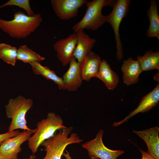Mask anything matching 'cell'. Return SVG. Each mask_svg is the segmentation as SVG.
I'll return each mask as SVG.
<instances>
[{
	"instance_id": "6da1fadb",
	"label": "cell",
	"mask_w": 159,
	"mask_h": 159,
	"mask_svg": "<svg viewBox=\"0 0 159 159\" xmlns=\"http://www.w3.org/2000/svg\"><path fill=\"white\" fill-rule=\"evenodd\" d=\"M42 22L41 15L32 16L18 11L14 13L13 19L7 20L0 18V29L10 37L24 39L35 31Z\"/></svg>"
},
{
	"instance_id": "7a4b0ae2",
	"label": "cell",
	"mask_w": 159,
	"mask_h": 159,
	"mask_svg": "<svg viewBox=\"0 0 159 159\" xmlns=\"http://www.w3.org/2000/svg\"><path fill=\"white\" fill-rule=\"evenodd\" d=\"M73 130L72 127L59 129L51 137L44 140L40 145L44 146L46 154L42 159H61L66 147L69 145L79 143L83 141L78 134H69Z\"/></svg>"
},
{
	"instance_id": "3957f363",
	"label": "cell",
	"mask_w": 159,
	"mask_h": 159,
	"mask_svg": "<svg viewBox=\"0 0 159 159\" xmlns=\"http://www.w3.org/2000/svg\"><path fill=\"white\" fill-rule=\"evenodd\" d=\"M116 1L115 0H87L85 4L87 9L85 15L72 27L74 33L83 31L85 29L93 31L97 29L106 22V16L102 14V8L107 6L113 7Z\"/></svg>"
},
{
	"instance_id": "277c9868",
	"label": "cell",
	"mask_w": 159,
	"mask_h": 159,
	"mask_svg": "<svg viewBox=\"0 0 159 159\" xmlns=\"http://www.w3.org/2000/svg\"><path fill=\"white\" fill-rule=\"evenodd\" d=\"M36 132L28 140L29 148L33 154L43 141L52 137L57 130L67 127L60 116L51 112L48 113L46 118L38 122Z\"/></svg>"
},
{
	"instance_id": "5b68a950",
	"label": "cell",
	"mask_w": 159,
	"mask_h": 159,
	"mask_svg": "<svg viewBox=\"0 0 159 159\" xmlns=\"http://www.w3.org/2000/svg\"><path fill=\"white\" fill-rule=\"evenodd\" d=\"M33 104L32 99L26 98L21 95L9 99L5 106L6 117L11 119L8 131H12L19 129L24 130H32L27 126L25 116Z\"/></svg>"
},
{
	"instance_id": "8992f818",
	"label": "cell",
	"mask_w": 159,
	"mask_h": 159,
	"mask_svg": "<svg viewBox=\"0 0 159 159\" xmlns=\"http://www.w3.org/2000/svg\"><path fill=\"white\" fill-rule=\"evenodd\" d=\"M130 0H117L113 7L111 12L106 16V22L111 26L114 31L117 50L116 57L118 60L123 57L122 44L119 32L120 23L123 18L126 17L129 11Z\"/></svg>"
},
{
	"instance_id": "52a82bcc",
	"label": "cell",
	"mask_w": 159,
	"mask_h": 159,
	"mask_svg": "<svg viewBox=\"0 0 159 159\" xmlns=\"http://www.w3.org/2000/svg\"><path fill=\"white\" fill-rule=\"evenodd\" d=\"M103 130L100 129L95 139L83 144L82 146L87 151L88 156H95L100 159H116L123 154L122 150H113L107 148L102 141Z\"/></svg>"
},
{
	"instance_id": "ba28073f",
	"label": "cell",
	"mask_w": 159,
	"mask_h": 159,
	"mask_svg": "<svg viewBox=\"0 0 159 159\" xmlns=\"http://www.w3.org/2000/svg\"><path fill=\"white\" fill-rule=\"evenodd\" d=\"M37 128L24 130L16 136L8 138L0 143V158L2 159H15L21 151V145L28 140Z\"/></svg>"
},
{
	"instance_id": "9c48e42d",
	"label": "cell",
	"mask_w": 159,
	"mask_h": 159,
	"mask_svg": "<svg viewBox=\"0 0 159 159\" xmlns=\"http://www.w3.org/2000/svg\"><path fill=\"white\" fill-rule=\"evenodd\" d=\"M87 0H51V4L56 15L63 20L76 17L80 8L85 4Z\"/></svg>"
},
{
	"instance_id": "30bf717a",
	"label": "cell",
	"mask_w": 159,
	"mask_h": 159,
	"mask_svg": "<svg viewBox=\"0 0 159 159\" xmlns=\"http://www.w3.org/2000/svg\"><path fill=\"white\" fill-rule=\"evenodd\" d=\"M76 33L72 34L67 37L57 41L54 44L53 48L57 53L58 60L63 66H65L69 63L77 42Z\"/></svg>"
},
{
	"instance_id": "8fae6325",
	"label": "cell",
	"mask_w": 159,
	"mask_h": 159,
	"mask_svg": "<svg viewBox=\"0 0 159 159\" xmlns=\"http://www.w3.org/2000/svg\"><path fill=\"white\" fill-rule=\"evenodd\" d=\"M159 102V84L156 85L154 89L143 96L137 108L131 112L123 120L115 122L113 124L114 127H117L127 122L129 119L138 113L147 112L155 107Z\"/></svg>"
},
{
	"instance_id": "7c38bea8",
	"label": "cell",
	"mask_w": 159,
	"mask_h": 159,
	"mask_svg": "<svg viewBox=\"0 0 159 159\" xmlns=\"http://www.w3.org/2000/svg\"><path fill=\"white\" fill-rule=\"evenodd\" d=\"M67 71L62 77L65 90L70 92L76 91L81 86L82 80L80 70V63L73 56L69 62Z\"/></svg>"
},
{
	"instance_id": "4fadbf2b",
	"label": "cell",
	"mask_w": 159,
	"mask_h": 159,
	"mask_svg": "<svg viewBox=\"0 0 159 159\" xmlns=\"http://www.w3.org/2000/svg\"><path fill=\"white\" fill-rule=\"evenodd\" d=\"M102 60L97 54L91 51L80 63V70L82 80L89 81L95 77L99 69Z\"/></svg>"
},
{
	"instance_id": "5bb4252c",
	"label": "cell",
	"mask_w": 159,
	"mask_h": 159,
	"mask_svg": "<svg viewBox=\"0 0 159 159\" xmlns=\"http://www.w3.org/2000/svg\"><path fill=\"white\" fill-rule=\"evenodd\" d=\"M145 142L147 152L156 159H159V127L158 126L141 131L133 130Z\"/></svg>"
},
{
	"instance_id": "9a60e30c",
	"label": "cell",
	"mask_w": 159,
	"mask_h": 159,
	"mask_svg": "<svg viewBox=\"0 0 159 159\" xmlns=\"http://www.w3.org/2000/svg\"><path fill=\"white\" fill-rule=\"evenodd\" d=\"M121 69L123 82L127 86L138 82L139 76L143 72L139 61L133 60L131 57L123 60Z\"/></svg>"
},
{
	"instance_id": "2e32d148",
	"label": "cell",
	"mask_w": 159,
	"mask_h": 159,
	"mask_svg": "<svg viewBox=\"0 0 159 159\" xmlns=\"http://www.w3.org/2000/svg\"><path fill=\"white\" fill-rule=\"evenodd\" d=\"M78 39L77 44L73 54L77 61L80 63L84 58L93 47L96 40L90 38L83 31L76 33Z\"/></svg>"
},
{
	"instance_id": "e0dca14e",
	"label": "cell",
	"mask_w": 159,
	"mask_h": 159,
	"mask_svg": "<svg viewBox=\"0 0 159 159\" xmlns=\"http://www.w3.org/2000/svg\"><path fill=\"white\" fill-rule=\"evenodd\" d=\"M95 77L102 81L110 90H112L116 87L119 80L117 74L111 69L105 60H102L99 70Z\"/></svg>"
},
{
	"instance_id": "ac0fdd59",
	"label": "cell",
	"mask_w": 159,
	"mask_h": 159,
	"mask_svg": "<svg viewBox=\"0 0 159 159\" xmlns=\"http://www.w3.org/2000/svg\"><path fill=\"white\" fill-rule=\"evenodd\" d=\"M150 5L146 11L150 21V25L146 32L148 37H157L159 39V15L156 1L151 0Z\"/></svg>"
},
{
	"instance_id": "d6986e66",
	"label": "cell",
	"mask_w": 159,
	"mask_h": 159,
	"mask_svg": "<svg viewBox=\"0 0 159 159\" xmlns=\"http://www.w3.org/2000/svg\"><path fill=\"white\" fill-rule=\"evenodd\" d=\"M142 71L154 69H159V51L153 52L152 50L146 51L142 56L137 57Z\"/></svg>"
},
{
	"instance_id": "ffe728a7",
	"label": "cell",
	"mask_w": 159,
	"mask_h": 159,
	"mask_svg": "<svg viewBox=\"0 0 159 159\" xmlns=\"http://www.w3.org/2000/svg\"><path fill=\"white\" fill-rule=\"evenodd\" d=\"M34 73L41 75L48 80L53 81L57 84L59 90H65L62 77H58L54 71L51 70L49 67L42 65L40 62H35L30 64Z\"/></svg>"
},
{
	"instance_id": "44dd1931",
	"label": "cell",
	"mask_w": 159,
	"mask_h": 159,
	"mask_svg": "<svg viewBox=\"0 0 159 159\" xmlns=\"http://www.w3.org/2000/svg\"><path fill=\"white\" fill-rule=\"evenodd\" d=\"M45 57L29 48L26 45H20L17 50V60L25 63H30L35 62H40Z\"/></svg>"
},
{
	"instance_id": "7402d4cb",
	"label": "cell",
	"mask_w": 159,
	"mask_h": 159,
	"mask_svg": "<svg viewBox=\"0 0 159 159\" xmlns=\"http://www.w3.org/2000/svg\"><path fill=\"white\" fill-rule=\"evenodd\" d=\"M18 49L4 43H0V59L14 66L17 60Z\"/></svg>"
},
{
	"instance_id": "603a6c76",
	"label": "cell",
	"mask_w": 159,
	"mask_h": 159,
	"mask_svg": "<svg viewBox=\"0 0 159 159\" xmlns=\"http://www.w3.org/2000/svg\"><path fill=\"white\" fill-rule=\"evenodd\" d=\"M11 6H16L23 9L29 16H33L35 14L31 7L29 0H10L0 5V9Z\"/></svg>"
},
{
	"instance_id": "cb8c5ba5",
	"label": "cell",
	"mask_w": 159,
	"mask_h": 159,
	"mask_svg": "<svg viewBox=\"0 0 159 159\" xmlns=\"http://www.w3.org/2000/svg\"><path fill=\"white\" fill-rule=\"evenodd\" d=\"M20 132L17 130L9 131L5 133L0 134V143L6 139L14 137L19 134Z\"/></svg>"
},
{
	"instance_id": "d4e9b609",
	"label": "cell",
	"mask_w": 159,
	"mask_h": 159,
	"mask_svg": "<svg viewBox=\"0 0 159 159\" xmlns=\"http://www.w3.org/2000/svg\"><path fill=\"white\" fill-rule=\"evenodd\" d=\"M139 149L142 155V158L141 159H156L147 152H145L140 149Z\"/></svg>"
},
{
	"instance_id": "484cf974",
	"label": "cell",
	"mask_w": 159,
	"mask_h": 159,
	"mask_svg": "<svg viewBox=\"0 0 159 159\" xmlns=\"http://www.w3.org/2000/svg\"><path fill=\"white\" fill-rule=\"evenodd\" d=\"M67 159H72L70 156L69 153H67L65 154L64 155ZM90 159H100L99 158L93 156H92L90 157Z\"/></svg>"
},
{
	"instance_id": "4316f807",
	"label": "cell",
	"mask_w": 159,
	"mask_h": 159,
	"mask_svg": "<svg viewBox=\"0 0 159 159\" xmlns=\"http://www.w3.org/2000/svg\"><path fill=\"white\" fill-rule=\"evenodd\" d=\"M36 156L34 154H33L32 155H30L29 158H24L23 159H35ZM15 159H18V158Z\"/></svg>"
},
{
	"instance_id": "83f0119b",
	"label": "cell",
	"mask_w": 159,
	"mask_h": 159,
	"mask_svg": "<svg viewBox=\"0 0 159 159\" xmlns=\"http://www.w3.org/2000/svg\"><path fill=\"white\" fill-rule=\"evenodd\" d=\"M154 78L155 80L156 81H159L158 80H159V73H157L154 76Z\"/></svg>"
},
{
	"instance_id": "f1b7e54d",
	"label": "cell",
	"mask_w": 159,
	"mask_h": 159,
	"mask_svg": "<svg viewBox=\"0 0 159 159\" xmlns=\"http://www.w3.org/2000/svg\"><path fill=\"white\" fill-rule=\"evenodd\" d=\"M0 159H2L1 158H0Z\"/></svg>"
}]
</instances>
